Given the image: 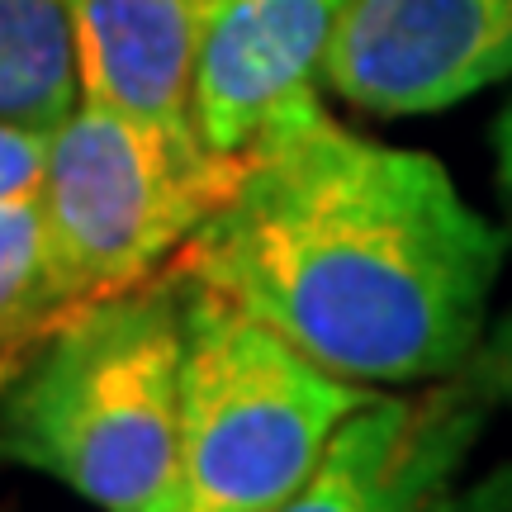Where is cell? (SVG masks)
I'll list each match as a JSON object with an SVG mask.
<instances>
[{
    "label": "cell",
    "instance_id": "obj_9",
    "mask_svg": "<svg viewBox=\"0 0 512 512\" xmlns=\"http://www.w3.org/2000/svg\"><path fill=\"white\" fill-rule=\"evenodd\" d=\"M76 105L72 0H0V119L57 133Z\"/></svg>",
    "mask_w": 512,
    "mask_h": 512
},
{
    "label": "cell",
    "instance_id": "obj_10",
    "mask_svg": "<svg viewBox=\"0 0 512 512\" xmlns=\"http://www.w3.org/2000/svg\"><path fill=\"white\" fill-rule=\"evenodd\" d=\"M67 309L38 195L0 200V361H24Z\"/></svg>",
    "mask_w": 512,
    "mask_h": 512
},
{
    "label": "cell",
    "instance_id": "obj_14",
    "mask_svg": "<svg viewBox=\"0 0 512 512\" xmlns=\"http://www.w3.org/2000/svg\"><path fill=\"white\" fill-rule=\"evenodd\" d=\"M494 171H498V195H503V209H508L512 223V95L503 100V110L494 119Z\"/></svg>",
    "mask_w": 512,
    "mask_h": 512
},
{
    "label": "cell",
    "instance_id": "obj_3",
    "mask_svg": "<svg viewBox=\"0 0 512 512\" xmlns=\"http://www.w3.org/2000/svg\"><path fill=\"white\" fill-rule=\"evenodd\" d=\"M380 389L323 370L228 294L185 280L181 460L162 512H266Z\"/></svg>",
    "mask_w": 512,
    "mask_h": 512
},
{
    "label": "cell",
    "instance_id": "obj_1",
    "mask_svg": "<svg viewBox=\"0 0 512 512\" xmlns=\"http://www.w3.org/2000/svg\"><path fill=\"white\" fill-rule=\"evenodd\" d=\"M503 256L508 233L432 152L351 133L313 105L247 152L233 195L166 271L380 389L460 375Z\"/></svg>",
    "mask_w": 512,
    "mask_h": 512
},
{
    "label": "cell",
    "instance_id": "obj_5",
    "mask_svg": "<svg viewBox=\"0 0 512 512\" xmlns=\"http://www.w3.org/2000/svg\"><path fill=\"white\" fill-rule=\"evenodd\" d=\"M512 76V0H351L323 86L351 110L437 114Z\"/></svg>",
    "mask_w": 512,
    "mask_h": 512
},
{
    "label": "cell",
    "instance_id": "obj_6",
    "mask_svg": "<svg viewBox=\"0 0 512 512\" xmlns=\"http://www.w3.org/2000/svg\"><path fill=\"white\" fill-rule=\"evenodd\" d=\"M489 403L456 380L422 394H375L356 408L309 479L266 512H432L470 460Z\"/></svg>",
    "mask_w": 512,
    "mask_h": 512
},
{
    "label": "cell",
    "instance_id": "obj_7",
    "mask_svg": "<svg viewBox=\"0 0 512 512\" xmlns=\"http://www.w3.org/2000/svg\"><path fill=\"white\" fill-rule=\"evenodd\" d=\"M351 0H223L195 72L209 152L247 157L271 128L323 105V57Z\"/></svg>",
    "mask_w": 512,
    "mask_h": 512
},
{
    "label": "cell",
    "instance_id": "obj_4",
    "mask_svg": "<svg viewBox=\"0 0 512 512\" xmlns=\"http://www.w3.org/2000/svg\"><path fill=\"white\" fill-rule=\"evenodd\" d=\"M247 157H223L204 143L86 100L48 143L43 223L53 275L67 304L133 290L171 266L242 181Z\"/></svg>",
    "mask_w": 512,
    "mask_h": 512
},
{
    "label": "cell",
    "instance_id": "obj_12",
    "mask_svg": "<svg viewBox=\"0 0 512 512\" xmlns=\"http://www.w3.org/2000/svg\"><path fill=\"white\" fill-rule=\"evenodd\" d=\"M48 143H53V133L0 119V200H19V195H38L43 190Z\"/></svg>",
    "mask_w": 512,
    "mask_h": 512
},
{
    "label": "cell",
    "instance_id": "obj_13",
    "mask_svg": "<svg viewBox=\"0 0 512 512\" xmlns=\"http://www.w3.org/2000/svg\"><path fill=\"white\" fill-rule=\"evenodd\" d=\"M432 512H512V460L508 465H494L475 484L446 489Z\"/></svg>",
    "mask_w": 512,
    "mask_h": 512
},
{
    "label": "cell",
    "instance_id": "obj_8",
    "mask_svg": "<svg viewBox=\"0 0 512 512\" xmlns=\"http://www.w3.org/2000/svg\"><path fill=\"white\" fill-rule=\"evenodd\" d=\"M223 0H72L81 95L204 143L195 128V72Z\"/></svg>",
    "mask_w": 512,
    "mask_h": 512
},
{
    "label": "cell",
    "instance_id": "obj_11",
    "mask_svg": "<svg viewBox=\"0 0 512 512\" xmlns=\"http://www.w3.org/2000/svg\"><path fill=\"white\" fill-rule=\"evenodd\" d=\"M451 380L465 389V394H475L479 403H508L512 408V309L503 318H494L484 337H479V347L470 351V361L460 366V375Z\"/></svg>",
    "mask_w": 512,
    "mask_h": 512
},
{
    "label": "cell",
    "instance_id": "obj_15",
    "mask_svg": "<svg viewBox=\"0 0 512 512\" xmlns=\"http://www.w3.org/2000/svg\"><path fill=\"white\" fill-rule=\"evenodd\" d=\"M15 366H19V361H0V384H5L10 375H15Z\"/></svg>",
    "mask_w": 512,
    "mask_h": 512
},
{
    "label": "cell",
    "instance_id": "obj_2",
    "mask_svg": "<svg viewBox=\"0 0 512 512\" xmlns=\"http://www.w3.org/2000/svg\"><path fill=\"white\" fill-rule=\"evenodd\" d=\"M185 280L81 299L0 384V460L100 512H162L181 460Z\"/></svg>",
    "mask_w": 512,
    "mask_h": 512
}]
</instances>
